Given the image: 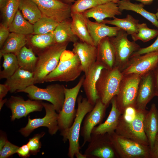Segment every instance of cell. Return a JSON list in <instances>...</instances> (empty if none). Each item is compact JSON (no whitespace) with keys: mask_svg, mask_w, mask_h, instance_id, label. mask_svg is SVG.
<instances>
[{"mask_svg":"<svg viewBox=\"0 0 158 158\" xmlns=\"http://www.w3.org/2000/svg\"><path fill=\"white\" fill-rule=\"evenodd\" d=\"M83 72L78 56L72 51L65 50L56 68L45 78L44 82H68L76 79Z\"/></svg>","mask_w":158,"mask_h":158,"instance_id":"cell-1","label":"cell"},{"mask_svg":"<svg viewBox=\"0 0 158 158\" xmlns=\"http://www.w3.org/2000/svg\"><path fill=\"white\" fill-rule=\"evenodd\" d=\"M77 102L76 115L73 124L70 128L61 131L63 140L64 142L69 141L68 155L70 158H73L75 154L80 152L79 139L81 124L86 114L94 106L89 102L86 97H83L80 95L78 97Z\"/></svg>","mask_w":158,"mask_h":158,"instance_id":"cell-2","label":"cell"},{"mask_svg":"<svg viewBox=\"0 0 158 158\" xmlns=\"http://www.w3.org/2000/svg\"><path fill=\"white\" fill-rule=\"evenodd\" d=\"M68 43H54L39 54L34 72L35 84L44 82L45 77L57 66L61 54L66 49Z\"/></svg>","mask_w":158,"mask_h":158,"instance_id":"cell-3","label":"cell"},{"mask_svg":"<svg viewBox=\"0 0 158 158\" xmlns=\"http://www.w3.org/2000/svg\"><path fill=\"white\" fill-rule=\"evenodd\" d=\"M123 75L119 68H103L96 85L97 95L107 107L112 99L118 94Z\"/></svg>","mask_w":158,"mask_h":158,"instance_id":"cell-4","label":"cell"},{"mask_svg":"<svg viewBox=\"0 0 158 158\" xmlns=\"http://www.w3.org/2000/svg\"><path fill=\"white\" fill-rule=\"evenodd\" d=\"M137 110L135 118L131 121H126L121 114L115 132L120 136L149 146L148 139L143 127L144 117L148 111Z\"/></svg>","mask_w":158,"mask_h":158,"instance_id":"cell-5","label":"cell"},{"mask_svg":"<svg viewBox=\"0 0 158 158\" xmlns=\"http://www.w3.org/2000/svg\"><path fill=\"white\" fill-rule=\"evenodd\" d=\"M142 75L136 74L123 75L116 96V106L121 114L128 107L135 108L138 86Z\"/></svg>","mask_w":158,"mask_h":158,"instance_id":"cell-6","label":"cell"},{"mask_svg":"<svg viewBox=\"0 0 158 158\" xmlns=\"http://www.w3.org/2000/svg\"><path fill=\"white\" fill-rule=\"evenodd\" d=\"M65 88L63 85L58 83L49 85L44 88L34 84L16 92L27 93L28 96L32 100L48 101L54 106L56 111L59 113L61 110L64 102Z\"/></svg>","mask_w":158,"mask_h":158,"instance_id":"cell-7","label":"cell"},{"mask_svg":"<svg viewBox=\"0 0 158 158\" xmlns=\"http://www.w3.org/2000/svg\"><path fill=\"white\" fill-rule=\"evenodd\" d=\"M108 134L117 156L121 158H150L149 146L120 136L115 131Z\"/></svg>","mask_w":158,"mask_h":158,"instance_id":"cell-8","label":"cell"},{"mask_svg":"<svg viewBox=\"0 0 158 158\" xmlns=\"http://www.w3.org/2000/svg\"><path fill=\"white\" fill-rule=\"evenodd\" d=\"M85 78V75L82 76L73 87L65 88L64 102L61 110L58 113V125L61 131L70 128L73 122L77 111L75 103Z\"/></svg>","mask_w":158,"mask_h":158,"instance_id":"cell-9","label":"cell"},{"mask_svg":"<svg viewBox=\"0 0 158 158\" xmlns=\"http://www.w3.org/2000/svg\"><path fill=\"white\" fill-rule=\"evenodd\" d=\"M128 35L120 29L115 36L109 37L114 50L116 56L115 66L121 71L128 63L132 54L140 48L139 45L127 38Z\"/></svg>","mask_w":158,"mask_h":158,"instance_id":"cell-10","label":"cell"},{"mask_svg":"<svg viewBox=\"0 0 158 158\" xmlns=\"http://www.w3.org/2000/svg\"><path fill=\"white\" fill-rule=\"evenodd\" d=\"M46 114L42 118L31 119L29 116L28 123L26 126L20 129L19 132L24 136L27 137L35 129L40 127L48 128L50 134H55L59 130L58 119V113L54 106L51 104L42 102Z\"/></svg>","mask_w":158,"mask_h":158,"instance_id":"cell-11","label":"cell"},{"mask_svg":"<svg viewBox=\"0 0 158 158\" xmlns=\"http://www.w3.org/2000/svg\"><path fill=\"white\" fill-rule=\"evenodd\" d=\"M32 0L38 6L43 17L59 23L71 17V4L61 0Z\"/></svg>","mask_w":158,"mask_h":158,"instance_id":"cell-12","label":"cell"},{"mask_svg":"<svg viewBox=\"0 0 158 158\" xmlns=\"http://www.w3.org/2000/svg\"><path fill=\"white\" fill-rule=\"evenodd\" d=\"M158 64V51L131 57L121 71L123 75L136 74L143 75L152 71Z\"/></svg>","mask_w":158,"mask_h":158,"instance_id":"cell-13","label":"cell"},{"mask_svg":"<svg viewBox=\"0 0 158 158\" xmlns=\"http://www.w3.org/2000/svg\"><path fill=\"white\" fill-rule=\"evenodd\" d=\"M84 154L87 158H114L117 156L108 133L91 134Z\"/></svg>","mask_w":158,"mask_h":158,"instance_id":"cell-14","label":"cell"},{"mask_svg":"<svg viewBox=\"0 0 158 158\" xmlns=\"http://www.w3.org/2000/svg\"><path fill=\"white\" fill-rule=\"evenodd\" d=\"M107 107L101 100L98 99L93 109L85 116L80 131V135L83 139L82 147H83L87 142L90 141L94 128L97 125L102 123Z\"/></svg>","mask_w":158,"mask_h":158,"instance_id":"cell-15","label":"cell"},{"mask_svg":"<svg viewBox=\"0 0 158 158\" xmlns=\"http://www.w3.org/2000/svg\"><path fill=\"white\" fill-rule=\"evenodd\" d=\"M5 104L11 110L12 121L26 117L31 112L41 111L44 107L41 100L30 99L25 100L22 97L13 96L7 100Z\"/></svg>","mask_w":158,"mask_h":158,"instance_id":"cell-16","label":"cell"},{"mask_svg":"<svg viewBox=\"0 0 158 158\" xmlns=\"http://www.w3.org/2000/svg\"><path fill=\"white\" fill-rule=\"evenodd\" d=\"M156 96L152 71L143 75L140 82L135 108L144 110L148 103Z\"/></svg>","mask_w":158,"mask_h":158,"instance_id":"cell-17","label":"cell"},{"mask_svg":"<svg viewBox=\"0 0 158 158\" xmlns=\"http://www.w3.org/2000/svg\"><path fill=\"white\" fill-rule=\"evenodd\" d=\"M104 68L102 64L96 61L85 75L82 86L88 101L93 105L99 99L97 94L96 85L102 70Z\"/></svg>","mask_w":158,"mask_h":158,"instance_id":"cell-18","label":"cell"},{"mask_svg":"<svg viewBox=\"0 0 158 158\" xmlns=\"http://www.w3.org/2000/svg\"><path fill=\"white\" fill-rule=\"evenodd\" d=\"M72 51L78 56L83 71L85 75L96 61L97 47L94 45L81 41L73 44Z\"/></svg>","mask_w":158,"mask_h":158,"instance_id":"cell-19","label":"cell"},{"mask_svg":"<svg viewBox=\"0 0 158 158\" xmlns=\"http://www.w3.org/2000/svg\"><path fill=\"white\" fill-rule=\"evenodd\" d=\"M85 17L94 18L96 22L102 23L107 18H114L122 14L117 3L109 2L99 4L83 13Z\"/></svg>","mask_w":158,"mask_h":158,"instance_id":"cell-20","label":"cell"},{"mask_svg":"<svg viewBox=\"0 0 158 158\" xmlns=\"http://www.w3.org/2000/svg\"><path fill=\"white\" fill-rule=\"evenodd\" d=\"M84 19L94 45L96 47L103 38L115 36L121 29L116 26H110L102 23L92 21L84 16Z\"/></svg>","mask_w":158,"mask_h":158,"instance_id":"cell-21","label":"cell"},{"mask_svg":"<svg viewBox=\"0 0 158 158\" xmlns=\"http://www.w3.org/2000/svg\"><path fill=\"white\" fill-rule=\"evenodd\" d=\"M5 83L10 87V92H17L35 84L34 73L19 68L12 76L6 79Z\"/></svg>","mask_w":158,"mask_h":158,"instance_id":"cell-22","label":"cell"},{"mask_svg":"<svg viewBox=\"0 0 158 158\" xmlns=\"http://www.w3.org/2000/svg\"><path fill=\"white\" fill-rule=\"evenodd\" d=\"M96 61L102 64L105 68L111 69L115 66L114 50L109 37L103 38L97 47Z\"/></svg>","mask_w":158,"mask_h":158,"instance_id":"cell-23","label":"cell"},{"mask_svg":"<svg viewBox=\"0 0 158 158\" xmlns=\"http://www.w3.org/2000/svg\"><path fill=\"white\" fill-rule=\"evenodd\" d=\"M145 132L148 139L149 147L151 149L158 132V110L155 104H152L150 109L146 114L143 121Z\"/></svg>","mask_w":158,"mask_h":158,"instance_id":"cell-24","label":"cell"},{"mask_svg":"<svg viewBox=\"0 0 158 158\" xmlns=\"http://www.w3.org/2000/svg\"><path fill=\"white\" fill-rule=\"evenodd\" d=\"M111 108L106 121L95 127L92 134H109L115 131L121 114L118 110L116 105V96L111 99Z\"/></svg>","mask_w":158,"mask_h":158,"instance_id":"cell-25","label":"cell"},{"mask_svg":"<svg viewBox=\"0 0 158 158\" xmlns=\"http://www.w3.org/2000/svg\"><path fill=\"white\" fill-rule=\"evenodd\" d=\"M72 30L80 41L94 45L83 13H71Z\"/></svg>","mask_w":158,"mask_h":158,"instance_id":"cell-26","label":"cell"},{"mask_svg":"<svg viewBox=\"0 0 158 158\" xmlns=\"http://www.w3.org/2000/svg\"><path fill=\"white\" fill-rule=\"evenodd\" d=\"M25 35L11 32L0 51V58L6 54L12 53L16 56L26 44Z\"/></svg>","mask_w":158,"mask_h":158,"instance_id":"cell-27","label":"cell"},{"mask_svg":"<svg viewBox=\"0 0 158 158\" xmlns=\"http://www.w3.org/2000/svg\"><path fill=\"white\" fill-rule=\"evenodd\" d=\"M71 23L70 18L59 23L53 31L55 43L72 42L74 43L78 41V38L72 30Z\"/></svg>","mask_w":158,"mask_h":158,"instance_id":"cell-28","label":"cell"},{"mask_svg":"<svg viewBox=\"0 0 158 158\" xmlns=\"http://www.w3.org/2000/svg\"><path fill=\"white\" fill-rule=\"evenodd\" d=\"M120 10L131 11L139 14L149 20L158 29V21L155 13L149 12L144 8L142 3H133L130 0H119L117 3Z\"/></svg>","mask_w":158,"mask_h":158,"instance_id":"cell-29","label":"cell"},{"mask_svg":"<svg viewBox=\"0 0 158 158\" xmlns=\"http://www.w3.org/2000/svg\"><path fill=\"white\" fill-rule=\"evenodd\" d=\"M139 20L128 14L126 17L119 18L116 17L112 20H104L102 22L115 25L125 31L128 35H134L137 32Z\"/></svg>","mask_w":158,"mask_h":158,"instance_id":"cell-30","label":"cell"},{"mask_svg":"<svg viewBox=\"0 0 158 158\" xmlns=\"http://www.w3.org/2000/svg\"><path fill=\"white\" fill-rule=\"evenodd\" d=\"M19 9L24 18L33 25L43 16L38 6L32 0H20Z\"/></svg>","mask_w":158,"mask_h":158,"instance_id":"cell-31","label":"cell"},{"mask_svg":"<svg viewBox=\"0 0 158 158\" xmlns=\"http://www.w3.org/2000/svg\"><path fill=\"white\" fill-rule=\"evenodd\" d=\"M19 67L24 70L34 72L37 60L31 48L23 47L16 55Z\"/></svg>","mask_w":158,"mask_h":158,"instance_id":"cell-32","label":"cell"},{"mask_svg":"<svg viewBox=\"0 0 158 158\" xmlns=\"http://www.w3.org/2000/svg\"><path fill=\"white\" fill-rule=\"evenodd\" d=\"M8 29L11 32L25 35L34 32L33 25L24 18L19 9Z\"/></svg>","mask_w":158,"mask_h":158,"instance_id":"cell-33","label":"cell"},{"mask_svg":"<svg viewBox=\"0 0 158 158\" xmlns=\"http://www.w3.org/2000/svg\"><path fill=\"white\" fill-rule=\"evenodd\" d=\"M3 57V69L0 71V79H7L12 76L20 67L16 56L15 54L12 53L6 54Z\"/></svg>","mask_w":158,"mask_h":158,"instance_id":"cell-34","label":"cell"},{"mask_svg":"<svg viewBox=\"0 0 158 158\" xmlns=\"http://www.w3.org/2000/svg\"><path fill=\"white\" fill-rule=\"evenodd\" d=\"M20 0H8L5 6L1 10L2 20L1 23L8 28L19 9Z\"/></svg>","mask_w":158,"mask_h":158,"instance_id":"cell-35","label":"cell"},{"mask_svg":"<svg viewBox=\"0 0 158 158\" xmlns=\"http://www.w3.org/2000/svg\"><path fill=\"white\" fill-rule=\"evenodd\" d=\"M59 23L51 19L42 16L33 25V34H46L52 32Z\"/></svg>","mask_w":158,"mask_h":158,"instance_id":"cell-36","label":"cell"},{"mask_svg":"<svg viewBox=\"0 0 158 158\" xmlns=\"http://www.w3.org/2000/svg\"><path fill=\"white\" fill-rule=\"evenodd\" d=\"M158 35V29L149 28L146 23H139L138 25L137 32L131 35L134 41L140 40L144 42L149 41Z\"/></svg>","mask_w":158,"mask_h":158,"instance_id":"cell-37","label":"cell"},{"mask_svg":"<svg viewBox=\"0 0 158 158\" xmlns=\"http://www.w3.org/2000/svg\"><path fill=\"white\" fill-rule=\"evenodd\" d=\"M30 42L34 47L44 49L55 43L53 31L46 34L35 35Z\"/></svg>","mask_w":158,"mask_h":158,"instance_id":"cell-38","label":"cell"},{"mask_svg":"<svg viewBox=\"0 0 158 158\" xmlns=\"http://www.w3.org/2000/svg\"><path fill=\"white\" fill-rule=\"evenodd\" d=\"M98 5L97 0H77L71 5V12L83 13Z\"/></svg>","mask_w":158,"mask_h":158,"instance_id":"cell-39","label":"cell"},{"mask_svg":"<svg viewBox=\"0 0 158 158\" xmlns=\"http://www.w3.org/2000/svg\"><path fill=\"white\" fill-rule=\"evenodd\" d=\"M45 134L44 132H42L35 135L32 138L29 139L27 144L29 148L31 154L36 155L40 151L42 146L40 139Z\"/></svg>","mask_w":158,"mask_h":158,"instance_id":"cell-40","label":"cell"},{"mask_svg":"<svg viewBox=\"0 0 158 158\" xmlns=\"http://www.w3.org/2000/svg\"><path fill=\"white\" fill-rule=\"evenodd\" d=\"M19 147L8 140L0 151V158H7L17 153Z\"/></svg>","mask_w":158,"mask_h":158,"instance_id":"cell-41","label":"cell"},{"mask_svg":"<svg viewBox=\"0 0 158 158\" xmlns=\"http://www.w3.org/2000/svg\"><path fill=\"white\" fill-rule=\"evenodd\" d=\"M158 51V37L154 42L152 44L145 48H140L138 50L134 52L131 55V57L142 55L147 53Z\"/></svg>","mask_w":158,"mask_h":158,"instance_id":"cell-42","label":"cell"},{"mask_svg":"<svg viewBox=\"0 0 158 158\" xmlns=\"http://www.w3.org/2000/svg\"><path fill=\"white\" fill-rule=\"evenodd\" d=\"M137 111V109L134 107H129L126 109L123 114L121 115L126 121H131L135 118Z\"/></svg>","mask_w":158,"mask_h":158,"instance_id":"cell-43","label":"cell"},{"mask_svg":"<svg viewBox=\"0 0 158 158\" xmlns=\"http://www.w3.org/2000/svg\"><path fill=\"white\" fill-rule=\"evenodd\" d=\"M8 28L1 23L0 25V47L1 48L10 34Z\"/></svg>","mask_w":158,"mask_h":158,"instance_id":"cell-44","label":"cell"},{"mask_svg":"<svg viewBox=\"0 0 158 158\" xmlns=\"http://www.w3.org/2000/svg\"><path fill=\"white\" fill-rule=\"evenodd\" d=\"M17 153L19 157L24 158L29 157L31 154L29 148L27 144L19 147Z\"/></svg>","mask_w":158,"mask_h":158,"instance_id":"cell-45","label":"cell"},{"mask_svg":"<svg viewBox=\"0 0 158 158\" xmlns=\"http://www.w3.org/2000/svg\"><path fill=\"white\" fill-rule=\"evenodd\" d=\"M150 158H158V132L152 148L150 149Z\"/></svg>","mask_w":158,"mask_h":158,"instance_id":"cell-46","label":"cell"},{"mask_svg":"<svg viewBox=\"0 0 158 158\" xmlns=\"http://www.w3.org/2000/svg\"><path fill=\"white\" fill-rule=\"evenodd\" d=\"M156 96L158 97V64L152 71Z\"/></svg>","mask_w":158,"mask_h":158,"instance_id":"cell-47","label":"cell"},{"mask_svg":"<svg viewBox=\"0 0 158 158\" xmlns=\"http://www.w3.org/2000/svg\"><path fill=\"white\" fill-rule=\"evenodd\" d=\"M10 90V87L4 83L0 84V100L3 99Z\"/></svg>","mask_w":158,"mask_h":158,"instance_id":"cell-48","label":"cell"},{"mask_svg":"<svg viewBox=\"0 0 158 158\" xmlns=\"http://www.w3.org/2000/svg\"><path fill=\"white\" fill-rule=\"evenodd\" d=\"M8 141L6 136L4 133H1L0 138V151Z\"/></svg>","mask_w":158,"mask_h":158,"instance_id":"cell-49","label":"cell"},{"mask_svg":"<svg viewBox=\"0 0 158 158\" xmlns=\"http://www.w3.org/2000/svg\"><path fill=\"white\" fill-rule=\"evenodd\" d=\"M99 5L109 2H113L116 3H118L119 0H97Z\"/></svg>","mask_w":158,"mask_h":158,"instance_id":"cell-50","label":"cell"},{"mask_svg":"<svg viewBox=\"0 0 158 158\" xmlns=\"http://www.w3.org/2000/svg\"><path fill=\"white\" fill-rule=\"evenodd\" d=\"M140 2L141 3L144 5H149L152 4L154 0H134Z\"/></svg>","mask_w":158,"mask_h":158,"instance_id":"cell-51","label":"cell"},{"mask_svg":"<svg viewBox=\"0 0 158 158\" xmlns=\"http://www.w3.org/2000/svg\"><path fill=\"white\" fill-rule=\"evenodd\" d=\"M8 0H0V9L1 10L5 6Z\"/></svg>","mask_w":158,"mask_h":158,"instance_id":"cell-52","label":"cell"},{"mask_svg":"<svg viewBox=\"0 0 158 158\" xmlns=\"http://www.w3.org/2000/svg\"><path fill=\"white\" fill-rule=\"evenodd\" d=\"M75 156L77 158H87L86 156L84 154H82L80 152L76 153Z\"/></svg>","mask_w":158,"mask_h":158,"instance_id":"cell-53","label":"cell"},{"mask_svg":"<svg viewBox=\"0 0 158 158\" xmlns=\"http://www.w3.org/2000/svg\"><path fill=\"white\" fill-rule=\"evenodd\" d=\"M7 100V99H3L1 100H0V110H1L4 104H5Z\"/></svg>","mask_w":158,"mask_h":158,"instance_id":"cell-54","label":"cell"},{"mask_svg":"<svg viewBox=\"0 0 158 158\" xmlns=\"http://www.w3.org/2000/svg\"><path fill=\"white\" fill-rule=\"evenodd\" d=\"M63 2L68 4H71L75 1V0H61Z\"/></svg>","mask_w":158,"mask_h":158,"instance_id":"cell-55","label":"cell"},{"mask_svg":"<svg viewBox=\"0 0 158 158\" xmlns=\"http://www.w3.org/2000/svg\"><path fill=\"white\" fill-rule=\"evenodd\" d=\"M155 14L156 16L157 19L158 21V8L157 10V12L156 13H155Z\"/></svg>","mask_w":158,"mask_h":158,"instance_id":"cell-56","label":"cell"}]
</instances>
